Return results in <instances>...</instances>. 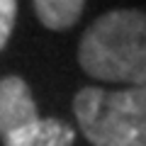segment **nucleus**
<instances>
[{
    "label": "nucleus",
    "mask_w": 146,
    "mask_h": 146,
    "mask_svg": "<svg viewBox=\"0 0 146 146\" xmlns=\"http://www.w3.org/2000/svg\"><path fill=\"white\" fill-rule=\"evenodd\" d=\"M85 0H34V12L44 27L63 32L80 20Z\"/></svg>",
    "instance_id": "nucleus-5"
},
{
    "label": "nucleus",
    "mask_w": 146,
    "mask_h": 146,
    "mask_svg": "<svg viewBox=\"0 0 146 146\" xmlns=\"http://www.w3.org/2000/svg\"><path fill=\"white\" fill-rule=\"evenodd\" d=\"M39 119L32 90L20 76L0 78V136L3 141L15 131L34 124Z\"/></svg>",
    "instance_id": "nucleus-3"
},
{
    "label": "nucleus",
    "mask_w": 146,
    "mask_h": 146,
    "mask_svg": "<svg viewBox=\"0 0 146 146\" xmlns=\"http://www.w3.org/2000/svg\"><path fill=\"white\" fill-rule=\"evenodd\" d=\"M17 20V0H0V51L5 49Z\"/></svg>",
    "instance_id": "nucleus-6"
},
{
    "label": "nucleus",
    "mask_w": 146,
    "mask_h": 146,
    "mask_svg": "<svg viewBox=\"0 0 146 146\" xmlns=\"http://www.w3.org/2000/svg\"><path fill=\"white\" fill-rule=\"evenodd\" d=\"M73 112L93 146H146V88H83Z\"/></svg>",
    "instance_id": "nucleus-2"
},
{
    "label": "nucleus",
    "mask_w": 146,
    "mask_h": 146,
    "mask_svg": "<svg viewBox=\"0 0 146 146\" xmlns=\"http://www.w3.org/2000/svg\"><path fill=\"white\" fill-rule=\"evenodd\" d=\"M78 63L98 80L146 88V12L112 10L98 17L78 44Z\"/></svg>",
    "instance_id": "nucleus-1"
},
{
    "label": "nucleus",
    "mask_w": 146,
    "mask_h": 146,
    "mask_svg": "<svg viewBox=\"0 0 146 146\" xmlns=\"http://www.w3.org/2000/svg\"><path fill=\"white\" fill-rule=\"evenodd\" d=\"M73 141H76V131L66 122L54 119V117H44V119L39 117L34 124L15 131L3 144L5 146H73Z\"/></svg>",
    "instance_id": "nucleus-4"
}]
</instances>
